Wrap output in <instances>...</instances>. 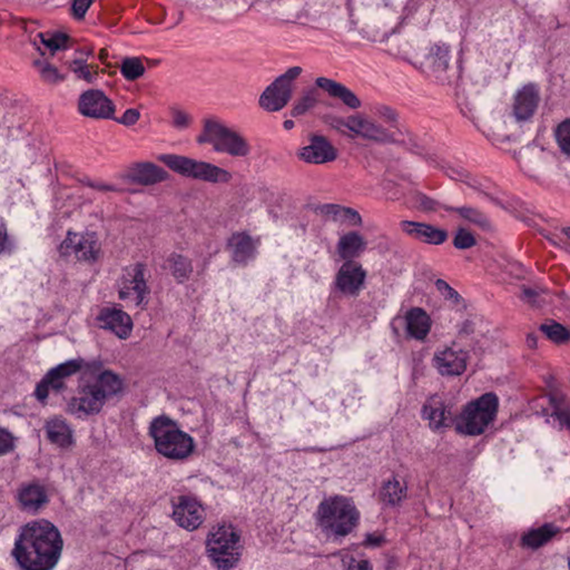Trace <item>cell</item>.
<instances>
[{"label": "cell", "instance_id": "obj_26", "mask_svg": "<svg viewBox=\"0 0 570 570\" xmlns=\"http://www.w3.org/2000/svg\"><path fill=\"white\" fill-rule=\"evenodd\" d=\"M105 395H103L99 388L93 387L89 388L80 401V407L82 411L87 412V414H96L101 410L103 407L104 401H105Z\"/></svg>", "mask_w": 570, "mask_h": 570}, {"label": "cell", "instance_id": "obj_6", "mask_svg": "<svg viewBox=\"0 0 570 570\" xmlns=\"http://www.w3.org/2000/svg\"><path fill=\"white\" fill-rule=\"evenodd\" d=\"M498 412V398L493 393L485 395L470 403L460 414L457 423L460 433L478 435L485 433L496 419Z\"/></svg>", "mask_w": 570, "mask_h": 570}, {"label": "cell", "instance_id": "obj_21", "mask_svg": "<svg viewBox=\"0 0 570 570\" xmlns=\"http://www.w3.org/2000/svg\"><path fill=\"white\" fill-rule=\"evenodd\" d=\"M80 364L78 362H68V364H64V366H61L57 369L51 371V373L48 374L47 378L44 380L42 383H40L39 388H38L37 395L40 399H45L48 395V390H49V387L51 385H55L56 382L61 381V379H64V378L68 377L70 374L75 373V372L78 371L80 369Z\"/></svg>", "mask_w": 570, "mask_h": 570}, {"label": "cell", "instance_id": "obj_42", "mask_svg": "<svg viewBox=\"0 0 570 570\" xmlns=\"http://www.w3.org/2000/svg\"><path fill=\"white\" fill-rule=\"evenodd\" d=\"M7 240H8L7 226L4 223L3 221L0 220V253L3 252V249H5Z\"/></svg>", "mask_w": 570, "mask_h": 570}, {"label": "cell", "instance_id": "obj_2", "mask_svg": "<svg viewBox=\"0 0 570 570\" xmlns=\"http://www.w3.org/2000/svg\"><path fill=\"white\" fill-rule=\"evenodd\" d=\"M61 533L47 520H36L23 528L17 539L15 556L26 570H49L61 557Z\"/></svg>", "mask_w": 570, "mask_h": 570}, {"label": "cell", "instance_id": "obj_40", "mask_svg": "<svg viewBox=\"0 0 570 570\" xmlns=\"http://www.w3.org/2000/svg\"><path fill=\"white\" fill-rule=\"evenodd\" d=\"M437 285L438 287L440 289V291L442 292L443 295H446V297H448V299H450V300L456 301L460 299V297H458V295H457L456 292L451 289V287H449L448 285H447L445 282L441 281V280L440 281L438 282Z\"/></svg>", "mask_w": 570, "mask_h": 570}, {"label": "cell", "instance_id": "obj_22", "mask_svg": "<svg viewBox=\"0 0 570 570\" xmlns=\"http://www.w3.org/2000/svg\"><path fill=\"white\" fill-rule=\"evenodd\" d=\"M316 212L326 215L328 218L333 220L345 222L350 224H361V218L357 211L352 210L350 207L340 206V205H323V206L316 207Z\"/></svg>", "mask_w": 570, "mask_h": 570}, {"label": "cell", "instance_id": "obj_16", "mask_svg": "<svg viewBox=\"0 0 570 570\" xmlns=\"http://www.w3.org/2000/svg\"><path fill=\"white\" fill-rule=\"evenodd\" d=\"M366 279V272L359 263H345L337 274V287L347 295L356 293Z\"/></svg>", "mask_w": 570, "mask_h": 570}, {"label": "cell", "instance_id": "obj_19", "mask_svg": "<svg viewBox=\"0 0 570 570\" xmlns=\"http://www.w3.org/2000/svg\"><path fill=\"white\" fill-rule=\"evenodd\" d=\"M316 85L326 90V93L330 94V95L337 97L347 106L351 107V109H359L360 107V101H359L358 97L351 90L347 89V87L341 85L339 82H335V80H326V78H318Z\"/></svg>", "mask_w": 570, "mask_h": 570}, {"label": "cell", "instance_id": "obj_32", "mask_svg": "<svg viewBox=\"0 0 570 570\" xmlns=\"http://www.w3.org/2000/svg\"><path fill=\"white\" fill-rule=\"evenodd\" d=\"M350 126L356 132L359 133H364V135L371 136V137L377 138L378 135H381L378 132L377 128H374L373 124H370L368 120L360 118V117H352L350 118Z\"/></svg>", "mask_w": 570, "mask_h": 570}, {"label": "cell", "instance_id": "obj_5", "mask_svg": "<svg viewBox=\"0 0 570 570\" xmlns=\"http://www.w3.org/2000/svg\"><path fill=\"white\" fill-rule=\"evenodd\" d=\"M151 435L159 454L170 459H183L193 450L191 437L178 430L174 422L168 418H159L151 426Z\"/></svg>", "mask_w": 570, "mask_h": 570}, {"label": "cell", "instance_id": "obj_31", "mask_svg": "<svg viewBox=\"0 0 570 570\" xmlns=\"http://www.w3.org/2000/svg\"><path fill=\"white\" fill-rule=\"evenodd\" d=\"M543 331L546 333L549 339H552L554 342H567L568 339H569V333H568V330L566 329L565 326L554 323V322L543 326Z\"/></svg>", "mask_w": 570, "mask_h": 570}, {"label": "cell", "instance_id": "obj_34", "mask_svg": "<svg viewBox=\"0 0 570 570\" xmlns=\"http://www.w3.org/2000/svg\"><path fill=\"white\" fill-rule=\"evenodd\" d=\"M454 247L458 249H470V247H475L476 239L475 236L472 235L467 230H459L454 237Z\"/></svg>", "mask_w": 570, "mask_h": 570}, {"label": "cell", "instance_id": "obj_38", "mask_svg": "<svg viewBox=\"0 0 570 570\" xmlns=\"http://www.w3.org/2000/svg\"><path fill=\"white\" fill-rule=\"evenodd\" d=\"M312 105H314V101H312V99H302V101L295 107V109L292 111V115H293V116H299V115L303 114V113L306 112L309 109H311Z\"/></svg>", "mask_w": 570, "mask_h": 570}, {"label": "cell", "instance_id": "obj_27", "mask_svg": "<svg viewBox=\"0 0 570 570\" xmlns=\"http://www.w3.org/2000/svg\"><path fill=\"white\" fill-rule=\"evenodd\" d=\"M383 498L390 504H399L406 495V485L399 479L388 481L383 487Z\"/></svg>", "mask_w": 570, "mask_h": 570}, {"label": "cell", "instance_id": "obj_35", "mask_svg": "<svg viewBox=\"0 0 570 570\" xmlns=\"http://www.w3.org/2000/svg\"><path fill=\"white\" fill-rule=\"evenodd\" d=\"M15 440L13 435L7 430L0 428V456L8 454L9 451L13 448Z\"/></svg>", "mask_w": 570, "mask_h": 570}, {"label": "cell", "instance_id": "obj_37", "mask_svg": "<svg viewBox=\"0 0 570 570\" xmlns=\"http://www.w3.org/2000/svg\"><path fill=\"white\" fill-rule=\"evenodd\" d=\"M345 570H372V566L366 560H352L345 566Z\"/></svg>", "mask_w": 570, "mask_h": 570}, {"label": "cell", "instance_id": "obj_4", "mask_svg": "<svg viewBox=\"0 0 570 570\" xmlns=\"http://www.w3.org/2000/svg\"><path fill=\"white\" fill-rule=\"evenodd\" d=\"M318 521L328 535L343 538L356 531L359 512L350 499L331 497L324 500L318 508Z\"/></svg>", "mask_w": 570, "mask_h": 570}, {"label": "cell", "instance_id": "obj_25", "mask_svg": "<svg viewBox=\"0 0 570 570\" xmlns=\"http://www.w3.org/2000/svg\"><path fill=\"white\" fill-rule=\"evenodd\" d=\"M364 249V240L359 234L349 233L339 243V253L343 259H352Z\"/></svg>", "mask_w": 570, "mask_h": 570}, {"label": "cell", "instance_id": "obj_24", "mask_svg": "<svg viewBox=\"0 0 570 570\" xmlns=\"http://www.w3.org/2000/svg\"><path fill=\"white\" fill-rule=\"evenodd\" d=\"M19 499H20V502L27 508L38 509V508L45 504L47 496H46V491L43 487L38 485H30L20 492Z\"/></svg>", "mask_w": 570, "mask_h": 570}, {"label": "cell", "instance_id": "obj_7", "mask_svg": "<svg viewBox=\"0 0 570 570\" xmlns=\"http://www.w3.org/2000/svg\"><path fill=\"white\" fill-rule=\"evenodd\" d=\"M199 142L209 144L215 151L233 156H245L249 153V145L244 138L214 120L205 122Z\"/></svg>", "mask_w": 570, "mask_h": 570}, {"label": "cell", "instance_id": "obj_41", "mask_svg": "<svg viewBox=\"0 0 570 570\" xmlns=\"http://www.w3.org/2000/svg\"><path fill=\"white\" fill-rule=\"evenodd\" d=\"M90 5H92V3H89V1H78V3H75L74 11L75 13H76V16H84L87 9L89 8Z\"/></svg>", "mask_w": 570, "mask_h": 570}, {"label": "cell", "instance_id": "obj_43", "mask_svg": "<svg viewBox=\"0 0 570 570\" xmlns=\"http://www.w3.org/2000/svg\"><path fill=\"white\" fill-rule=\"evenodd\" d=\"M285 128H293V123H292V122H285Z\"/></svg>", "mask_w": 570, "mask_h": 570}, {"label": "cell", "instance_id": "obj_14", "mask_svg": "<svg viewBox=\"0 0 570 570\" xmlns=\"http://www.w3.org/2000/svg\"><path fill=\"white\" fill-rule=\"evenodd\" d=\"M297 157L303 162L310 164H324L337 159V151L326 138L316 136L312 138L310 146L299 149Z\"/></svg>", "mask_w": 570, "mask_h": 570}, {"label": "cell", "instance_id": "obj_18", "mask_svg": "<svg viewBox=\"0 0 570 570\" xmlns=\"http://www.w3.org/2000/svg\"><path fill=\"white\" fill-rule=\"evenodd\" d=\"M104 326L114 332L117 337L126 339L132 332V320L128 314L120 310H109L103 316Z\"/></svg>", "mask_w": 570, "mask_h": 570}, {"label": "cell", "instance_id": "obj_29", "mask_svg": "<svg viewBox=\"0 0 570 570\" xmlns=\"http://www.w3.org/2000/svg\"><path fill=\"white\" fill-rule=\"evenodd\" d=\"M103 392L105 397L118 392L122 387L120 380L112 372H105L99 379V385H96Z\"/></svg>", "mask_w": 570, "mask_h": 570}, {"label": "cell", "instance_id": "obj_30", "mask_svg": "<svg viewBox=\"0 0 570 570\" xmlns=\"http://www.w3.org/2000/svg\"><path fill=\"white\" fill-rule=\"evenodd\" d=\"M122 73L125 78L130 80H135L142 78L145 73V67L141 59L128 58L123 63Z\"/></svg>", "mask_w": 570, "mask_h": 570}, {"label": "cell", "instance_id": "obj_1", "mask_svg": "<svg viewBox=\"0 0 570 570\" xmlns=\"http://www.w3.org/2000/svg\"><path fill=\"white\" fill-rule=\"evenodd\" d=\"M256 249V247H255ZM231 256L235 268L214 276L207 309L218 335L233 345L254 347L281 337L318 302L323 276L290 266L255 268L249 256Z\"/></svg>", "mask_w": 570, "mask_h": 570}, {"label": "cell", "instance_id": "obj_28", "mask_svg": "<svg viewBox=\"0 0 570 570\" xmlns=\"http://www.w3.org/2000/svg\"><path fill=\"white\" fill-rule=\"evenodd\" d=\"M556 531H556L554 527H552V526L539 528L537 531H531V533H528L527 536L525 537V544L527 545V546L531 547V548L540 547L541 545L545 544L546 541L552 538L554 533H556Z\"/></svg>", "mask_w": 570, "mask_h": 570}, {"label": "cell", "instance_id": "obj_39", "mask_svg": "<svg viewBox=\"0 0 570 570\" xmlns=\"http://www.w3.org/2000/svg\"><path fill=\"white\" fill-rule=\"evenodd\" d=\"M138 120H140V113H138L136 109H130V111L125 113L124 116H123L122 123L123 124L128 125V126H132V125L135 124Z\"/></svg>", "mask_w": 570, "mask_h": 570}, {"label": "cell", "instance_id": "obj_12", "mask_svg": "<svg viewBox=\"0 0 570 570\" xmlns=\"http://www.w3.org/2000/svg\"><path fill=\"white\" fill-rule=\"evenodd\" d=\"M539 101H540V96H539L538 86L536 84L529 82L527 85L520 88L514 101V116L517 117V120L520 122L531 120L533 114L536 113Z\"/></svg>", "mask_w": 570, "mask_h": 570}, {"label": "cell", "instance_id": "obj_3", "mask_svg": "<svg viewBox=\"0 0 570 570\" xmlns=\"http://www.w3.org/2000/svg\"><path fill=\"white\" fill-rule=\"evenodd\" d=\"M209 557L218 570H232L242 556L241 533L235 526L222 523L215 526L206 540Z\"/></svg>", "mask_w": 570, "mask_h": 570}, {"label": "cell", "instance_id": "obj_36", "mask_svg": "<svg viewBox=\"0 0 570 570\" xmlns=\"http://www.w3.org/2000/svg\"><path fill=\"white\" fill-rule=\"evenodd\" d=\"M173 120L175 123L176 126L186 128V126H189L191 118H190L189 115L185 114V113L182 112V111L174 109V111H173Z\"/></svg>", "mask_w": 570, "mask_h": 570}, {"label": "cell", "instance_id": "obj_8", "mask_svg": "<svg viewBox=\"0 0 570 570\" xmlns=\"http://www.w3.org/2000/svg\"><path fill=\"white\" fill-rule=\"evenodd\" d=\"M159 159L165 165H168L171 170L185 178L205 180L211 183H226L232 180L230 173L209 163L197 162L195 159L178 155H163Z\"/></svg>", "mask_w": 570, "mask_h": 570}, {"label": "cell", "instance_id": "obj_11", "mask_svg": "<svg viewBox=\"0 0 570 570\" xmlns=\"http://www.w3.org/2000/svg\"><path fill=\"white\" fill-rule=\"evenodd\" d=\"M80 109L82 114L97 118H109L115 114L114 104L99 90H89L80 97Z\"/></svg>", "mask_w": 570, "mask_h": 570}, {"label": "cell", "instance_id": "obj_33", "mask_svg": "<svg viewBox=\"0 0 570 570\" xmlns=\"http://www.w3.org/2000/svg\"><path fill=\"white\" fill-rule=\"evenodd\" d=\"M556 138L562 151L566 155L569 154L570 151V123L569 120H565L558 126L556 132Z\"/></svg>", "mask_w": 570, "mask_h": 570}, {"label": "cell", "instance_id": "obj_17", "mask_svg": "<svg viewBox=\"0 0 570 570\" xmlns=\"http://www.w3.org/2000/svg\"><path fill=\"white\" fill-rule=\"evenodd\" d=\"M401 228L408 235L412 236L414 239L427 243V244H442L443 242L447 240L446 232L433 228V226L426 225V224L404 221L401 223Z\"/></svg>", "mask_w": 570, "mask_h": 570}, {"label": "cell", "instance_id": "obj_10", "mask_svg": "<svg viewBox=\"0 0 570 570\" xmlns=\"http://www.w3.org/2000/svg\"><path fill=\"white\" fill-rule=\"evenodd\" d=\"M174 520L186 531H197L205 519V510L195 499L180 497L174 504Z\"/></svg>", "mask_w": 570, "mask_h": 570}, {"label": "cell", "instance_id": "obj_15", "mask_svg": "<svg viewBox=\"0 0 570 570\" xmlns=\"http://www.w3.org/2000/svg\"><path fill=\"white\" fill-rule=\"evenodd\" d=\"M433 366L443 376H460L464 373L467 366V360L464 352L452 347H447L438 351L433 358Z\"/></svg>", "mask_w": 570, "mask_h": 570}, {"label": "cell", "instance_id": "obj_23", "mask_svg": "<svg viewBox=\"0 0 570 570\" xmlns=\"http://www.w3.org/2000/svg\"><path fill=\"white\" fill-rule=\"evenodd\" d=\"M47 433L49 439L61 448H67L72 445V431L61 420L53 419L48 422Z\"/></svg>", "mask_w": 570, "mask_h": 570}, {"label": "cell", "instance_id": "obj_9", "mask_svg": "<svg viewBox=\"0 0 570 570\" xmlns=\"http://www.w3.org/2000/svg\"><path fill=\"white\" fill-rule=\"evenodd\" d=\"M302 69L295 67L287 70L285 74L276 78L261 95L260 106L266 112H278L284 109L289 103L293 93V84L295 80L300 76Z\"/></svg>", "mask_w": 570, "mask_h": 570}, {"label": "cell", "instance_id": "obj_13", "mask_svg": "<svg viewBox=\"0 0 570 570\" xmlns=\"http://www.w3.org/2000/svg\"><path fill=\"white\" fill-rule=\"evenodd\" d=\"M125 178L132 183L149 186L168 180V174L153 163L140 162L135 163L128 168Z\"/></svg>", "mask_w": 570, "mask_h": 570}, {"label": "cell", "instance_id": "obj_20", "mask_svg": "<svg viewBox=\"0 0 570 570\" xmlns=\"http://www.w3.org/2000/svg\"><path fill=\"white\" fill-rule=\"evenodd\" d=\"M408 329L410 335L418 340H423L431 329V318L422 309H412L408 314Z\"/></svg>", "mask_w": 570, "mask_h": 570}]
</instances>
